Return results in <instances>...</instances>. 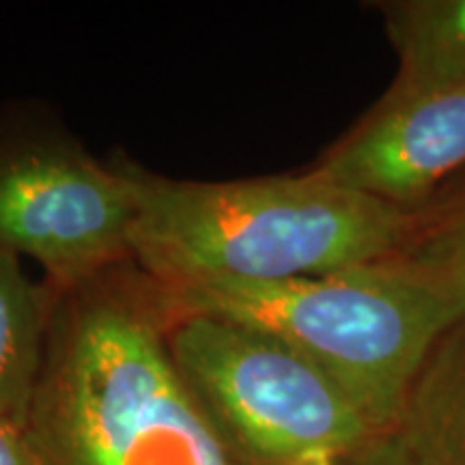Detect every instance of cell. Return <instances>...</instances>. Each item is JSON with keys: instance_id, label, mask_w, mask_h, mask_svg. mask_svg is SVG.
Wrapping results in <instances>:
<instances>
[{"instance_id": "obj_9", "label": "cell", "mask_w": 465, "mask_h": 465, "mask_svg": "<svg viewBox=\"0 0 465 465\" xmlns=\"http://www.w3.org/2000/svg\"><path fill=\"white\" fill-rule=\"evenodd\" d=\"M399 429L420 465H465V349L449 351L427 371Z\"/></svg>"}, {"instance_id": "obj_8", "label": "cell", "mask_w": 465, "mask_h": 465, "mask_svg": "<svg viewBox=\"0 0 465 465\" xmlns=\"http://www.w3.org/2000/svg\"><path fill=\"white\" fill-rule=\"evenodd\" d=\"M383 14L401 58L394 89L465 84V0H407Z\"/></svg>"}, {"instance_id": "obj_6", "label": "cell", "mask_w": 465, "mask_h": 465, "mask_svg": "<svg viewBox=\"0 0 465 465\" xmlns=\"http://www.w3.org/2000/svg\"><path fill=\"white\" fill-rule=\"evenodd\" d=\"M465 166V84L392 89L315 171L325 182L403 207Z\"/></svg>"}, {"instance_id": "obj_12", "label": "cell", "mask_w": 465, "mask_h": 465, "mask_svg": "<svg viewBox=\"0 0 465 465\" xmlns=\"http://www.w3.org/2000/svg\"><path fill=\"white\" fill-rule=\"evenodd\" d=\"M345 465H420L414 457L410 455V450L405 449L403 441L399 440L397 433H391V438L381 435L371 441L362 452H358L351 461Z\"/></svg>"}, {"instance_id": "obj_11", "label": "cell", "mask_w": 465, "mask_h": 465, "mask_svg": "<svg viewBox=\"0 0 465 465\" xmlns=\"http://www.w3.org/2000/svg\"><path fill=\"white\" fill-rule=\"evenodd\" d=\"M0 465H42L26 429L0 418Z\"/></svg>"}, {"instance_id": "obj_4", "label": "cell", "mask_w": 465, "mask_h": 465, "mask_svg": "<svg viewBox=\"0 0 465 465\" xmlns=\"http://www.w3.org/2000/svg\"><path fill=\"white\" fill-rule=\"evenodd\" d=\"M168 351L242 465H345L381 438L311 360L276 336L174 315Z\"/></svg>"}, {"instance_id": "obj_10", "label": "cell", "mask_w": 465, "mask_h": 465, "mask_svg": "<svg viewBox=\"0 0 465 465\" xmlns=\"http://www.w3.org/2000/svg\"><path fill=\"white\" fill-rule=\"evenodd\" d=\"M465 315V212L403 257H394Z\"/></svg>"}, {"instance_id": "obj_7", "label": "cell", "mask_w": 465, "mask_h": 465, "mask_svg": "<svg viewBox=\"0 0 465 465\" xmlns=\"http://www.w3.org/2000/svg\"><path fill=\"white\" fill-rule=\"evenodd\" d=\"M45 302L17 254L0 250V418L26 429L45 349Z\"/></svg>"}, {"instance_id": "obj_2", "label": "cell", "mask_w": 465, "mask_h": 465, "mask_svg": "<svg viewBox=\"0 0 465 465\" xmlns=\"http://www.w3.org/2000/svg\"><path fill=\"white\" fill-rule=\"evenodd\" d=\"M26 435L42 465H242L149 308L97 291L52 319Z\"/></svg>"}, {"instance_id": "obj_3", "label": "cell", "mask_w": 465, "mask_h": 465, "mask_svg": "<svg viewBox=\"0 0 465 465\" xmlns=\"http://www.w3.org/2000/svg\"><path fill=\"white\" fill-rule=\"evenodd\" d=\"M174 315H212L276 336L317 364L377 435L403 422L435 341L465 315L397 259L278 282L166 289Z\"/></svg>"}, {"instance_id": "obj_1", "label": "cell", "mask_w": 465, "mask_h": 465, "mask_svg": "<svg viewBox=\"0 0 465 465\" xmlns=\"http://www.w3.org/2000/svg\"><path fill=\"white\" fill-rule=\"evenodd\" d=\"M116 168L136 207L132 254L164 289L278 282L375 265L392 259L411 229L403 207L312 173L205 183Z\"/></svg>"}, {"instance_id": "obj_5", "label": "cell", "mask_w": 465, "mask_h": 465, "mask_svg": "<svg viewBox=\"0 0 465 465\" xmlns=\"http://www.w3.org/2000/svg\"><path fill=\"white\" fill-rule=\"evenodd\" d=\"M134 218L119 168L61 144L0 149V250L28 254L63 287L132 254Z\"/></svg>"}]
</instances>
